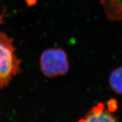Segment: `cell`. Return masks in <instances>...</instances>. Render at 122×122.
<instances>
[{"mask_svg": "<svg viewBox=\"0 0 122 122\" xmlns=\"http://www.w3.org/2000/svg\"><path fill=\"white\" fill-rule=\"evenodd\" d=\"M13 40L0 32V88L7 86L20 70V60L16 53Z\"/></svg>", "mask_w": 122, "mask_h": 122, "instance_id": "1", "label": "cell"}, {"mask_svg": "<svg viewBox=\"0 0 122 122\" xmlns=\"http://www.w3.org/2000/svg\"><path fill=\"white\" fill-rule=\"evenodd\" d=\"M40 67L44 75L49 78L65 75L70 68L67 53L60 48L44 50L40 57Z\"/></svg>", "mask_w": 122, "mask_h": 122, "instance_id": "2", "label": "cell"}, {"mask_svg": "<svg viewBox=\"0 0 122 122\" xmlns=\"http://www.w3.org/2000/svg\"><path fill=\"white\" fill-rule=\"evenodd\" d=\"M77 122H119L112 111L105 107L102 103L93 107L84 118Z\"/></svg>", "mask_w": 122, "mask_h": 122, "instance_id": "3", "label": "cell"}, {"mask_svg": "<svg viewBox=\"0 0 122 122\" xmlns=\"http://www.w3.org/2000/svg\"><path fill=\"white\" fill-rule=\"evenodd\" d=\"M108 19L112 20L122 19V0H101Z\"/></svg>", "mask_w": 122, "mask_h": 122, "instance_id": "4", "label": "cell"}, {"mask_svg": "<svg viewBox=\"0 0 122 122\" xmlns=\"http://www.w3.org/2000/svg\"><path fill=\"white\" fill-rule=\"evenodd\" d=\"M109 84L111 89L119 94H122V67L115 68L109 77Z\"/></svg>", "mask_w": 122, "mask_h": 122, "instance_id": "5", "label": "cell"}]
</instances>
